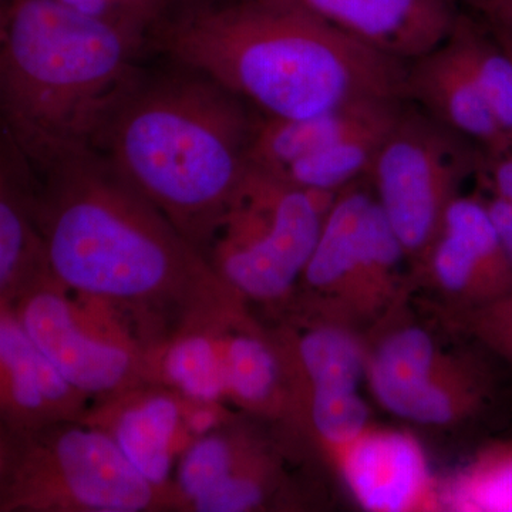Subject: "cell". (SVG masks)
<instances>
[{
	"mask_svg": "<svg viewBox=\"0 0 512 512\" xmlns=\"http://www.w3.org/2000/svg\"><path fill=\"white\" fill-rule=\"evenodd\" d=\"M47 171L32 202L47 269L69 291L123 313L147 350L188 326L248 311L200 249L96 151Z\"/></svg>",
	"mask_w": 512,
	"mask_h": 512,
	"instance_id": "6da1fadb",
	"label": "cell"
},
{
	"mask_svg": "<svg viewBox=\"0 0 512 512\" xmlns=\"http://www.w3.org/2000/svg\"><path fill=\"white\" fill-rule=\"evenodd\" d=\"M161 37L191 72L271 119H303L367 100H409V63L278 3L237 0L195 9Z\"/></svg>",
	"mask_w": 512,
	"mask_h": 512,
	"instance_id": "7a4b0ae2",
	"label": "cell"
},
{
	"mask_svg": "<svg viewBox=\"0 0 512 512\" xmlns=\"http://www.w3.org/2000/svg\"><path fill=\"white\" fill-rule=\"evenodd\" d=\"M143 37L57 0H12L0 33V110L22 150L47 170L96 150L136 86Z\"/></svg>",
	"mask_w": 512,
	"mask_h": 512,
	"instance_id": "3957f363",
	"label": "cell"
},
{
	"mask_svg": "<svg viewBox=\"0 0 512 512\" xmlns=\"http://www.w3.org/2000/svg\"><path fill=\"white\" fill-rule=\"evenodd\" d=\"M255 123L245 101L195 73L136 84L99 147L114 173L204 254L251 164Z\"/></svg>",
	"mask_w": 512,
	"mask_h": 512,
	"instance_id": "277c9868",
	"label": "cell"
},
{
	"mask_svg": "<svg viewBox=\"0 0 512 512\" xmlns=\"http://www.w3.org/2000/svg\"><path fill=\"white\" fill-rule=\"evenodd\" d=\"M338 194L306 190L249 164L205 258L248 305L281 313L293 298Z\"/></svg>",
	"mask_w": 512,
	"mask_h": 512,
	"instance_id": "5b68a950",
	"label": "cell"
},
{
	"mask_svg": "<svg viewBox=\"0 0 512 512\" xmlns=\"http://www.w3.org/2000/svg\"><path fill=\"white\" fill-rule=\"evenodd\" d=\"M8 434L0 512H174L170 497L82 419Z\"/></svg>",
	"mask_w": 512,
	"mask_h": 512,
	"instance_id": "8992f818",
	"label": "cell"
},
{
	"mask_svg": "<svg viewBox=\"0 0 512 512\" xmlns=\"http://www.w3.org/2000/svg\"><path fill=\"white\" fill-rule=\"evenodd\" d=\"M29 338L92 403L148 380L147 346L133 323L107 303L69 291L37 268L12 301Z\"/></svg>",
	"mask_w": 512,
	"mask_h": 512,
	"instance_id": "52a82bcc",
	"label": "cell"
},
{
	"mask_svg": "<svg viewBox=\"0 0 512 512\" xmlns=\"http://www.w3.org/2000/svg\"><path fill=\"white\" fill-rule=\"evenodd\" d=\"M477 150L424 110L403 107L367 175L384 217L413 266L439 232Z\"/></svg>",
	"mask_w": 512,
	"mask_h": 512,
	"instance_id": "ba28073f",
	"label": "cell"
},
{
	"mask_svg": "<svg viewBox=\"0 0 512 512\" xmlns=\"http://www.w3.org/2000/svg\"><path fill=\"white\" fill-rule=\"evenodd\" d=\"M413 268L443 296L437 308H476L512 291L510 265L478 192L453 198Z\"/></svg>",
	"mask_w": 512,
	"mask_h": 512,
	"instance_id": "9c48e42d",
	"label": "cell"
},
{
	"mask_svg": "<svg viewBox=\"0 0 512 512\" xmlns=\"http://www.w3.org/2000/svg\"><path fill=\"white\" fill-rule=\"evenodd\" d=\"M190 406V397L146 383L90 404L82 420L106 433L127 460L170 497L175 512V467L195 440L188 421Z\"/></svg>",
	"mask_w": 512,
	"mask_h": 512,
	"instance_id": "30bf717a",
	"label": "cell"
},
{
	"mask_svg": "<svg viewBox=\"0 0 512 512\" xmlns=\"http://www.w3.org/2000/svg\"><path fill=\"white\" fill-rule=\"evenodd\" d=\"M330 460L366 511H439L441 487L420 441L409 431L370 424Z\"/></svg>",
	"mask_w": 512,
	"mask_h": 512,
	"instance_id": "8fae6325",
	"label": "cell"
},
{
	"mask_svg": "<svg viewBox=\"0 0 512 512\" xmlns=\"http://www.w3.org/2000/svg\"><path fill=\"white\" fill-rule=\"evenodd\" d=\"M308 13L332 28L410 63L433 52L453 32L457 0H266Z\"/></svg>",
	"mask_w": 512,
	"mask_h": 512,
	"instance_id": "7c38bea8",
	"label": "cell"
},
{
	"mask_svg": "<svg viewBox=\"0 0 512 512\" xmlns=\"http://www.w3.org/2000/svg\"><path fill=\"white\" fill-rule=\"evenodd\" d=\"M373 200L369 178L336 195L293 298L279 315L295 313L350 326L360 237Z\"/></svg>",
	"mask_w": 512,
	"mask_h": 512,
	"instance_id": "4fadbf2b",
	"label": "cell"
},
{
	"mask_svg": "<svg viewBox=\"0 0 512 512\" xmlns=\"http://www.w3.org/2000/svg\"><path fill=\"white\" fill-rule=\"evenodd\" d=\"M90 404L29 338L12 303L0 306V426L25 433L82 419Z\"/></svg>",
	"mask_w": 512,
	"mask_h": 512,
	"instance_id": "5bb4252c",
	"label": "cell"
},
{
	"mask_svg": "<svg viewBox=\"0 0 512 512\" xmlns=\"http://www.w3.org/2000/svg\"><path fill=\"white\" fill-rule=\"evenodd\" d=\"M407 99L478 151L512 146L476 80L447 42L409 63Z\"/></svg>",
	"mask_w": 512,
	"mask_h": 512,
	"instance_id": "9a60e30c",
	"label": "cell"
},
{
	"mask_svg": "<svg viewBox=\"0 0 512 512\" xmlns=\"http://www.w3.org/2000/svg\"><path fill=\"white\" fill-rule=\"evenodd\" d=\"M225 399L238 412L269 424H284L291 409V389L284 359L271 329L251 312L225 333Z\"/></svg>",
	"mask_w": 512,
	"mask_h": 512,
	"instance_id": "2e32d148",
	"label": "cell"
},
{
	"mask_svg": "<svg viewBox=\"0 0 512 512\" xmlns=\"http://www.w3.org/2000/svg\"><path fill=\"white\" fill-rule=\"evenodd\" d=\"M386 412L430 427H457L473 420L490 404L487 376L471 357L453 352L429 375L406 386L376 393Z\"/></svg>",
	"mask_w": 512,
	"mask_h": 512,
	"instance_id": "e0dca14e",
	"label": "cell"
},
{
	"mask_svg": "<svg viewBox=\"0 0 512 512\" xmlns=\"http://www.w3.org/2000/svg\"><path fill=\"white\" fill-rule=\"evenodd\" d=\"M403 106L404 100H367L303 119H256L249 163L279 174L340 138L396 116Z\"/></svg>",
	"mask_w": 512,
	"mask_h": 512,
	"instance_id": "ac0fdd59",
	"label": "cell"
},
{
	"mask_svg": "<svg viewBox=\"0 0 512 512\" xmlns=\"http://www.w3.org/2000/svg\"><path fill=\"white\" fill-rule=\"evenodd\" d=\"M232 318L178 330L147 350L148 380L204 402H225V333Z\"/></svg>",
	"mask_w": 512,
	"mask_h": 512,
	"instance_id": "d6986e66",
	"label": "cell"
},
{
	"mask_svg": "<svg viewBox=\"0 0 512 512\" xmlns=\"http://www.w3.org/2000/svg\"><path fill=\"white\" fill-rule=\"evenodd\" d=\"M402 110L390 119L349 134L336 143L295 161L276 175L306 190L338 194L349 185L367 178L387 131Z\"/></svg>",
	"mask_w": 512,
	"mask_h": 512,
	"instance_id": "ffe728a7",
	"label": "cell"
},
{
	"mask_svg": "<svg viewBox=\"0 0 512 512\" xmlns=\"http://www.w3.org/2000/svg\"><path fill=\"white\" fill-rule=\"evenodd\" d=\"M512 140V55L481 20L460 13L446 40Z\"/></svg>",
	"mask_w": 512,
	"mask_h": 512,
	"instance_id": "44dd1931",
	"label": "cell"
},
{
	"mask_svg": "<svg viewBox=\"0 0 512 512\" xmlns=\"http://www.w3.org/2000/svg\"><path fill=\"white\" fill-rule=\"evenodd\" d=\"M43 264L32 202L0 165V306L12 303L29 276Z\"/></svg>",
	"mask_w": 512,
	"mask_h": 512,
	"instance_id": "7402d4cb",
	"label": "cell"
},
{
	"mask_svg": "<svg viewBox=\"0 0 512 512\" xmlns=\"http://www.w3.org/2000/svg\"><path fill=\"white\" fill-rule=\"evenodd\" d=\"M441 508L456 512H512V439L481 448L441 487Z\"/></svg>",
	"mask_w": 512,
	"mask_h": 512,
	"instance_id": "603a6c76",
	"label": "cell"
},
{
	"mask_svg": "<svg viewBox=\"0 0 512 512\" xmlns=\"http://www.w3.org/2000/svg\"><path fill=\"white\" fill-rule=\"evenodd\" d=\"M451 332L468 336L512 370V291L470 309L436 308Z\"/></svg>",
	"mask_w": 512,
	"mask_h": 512,
	"instance_id": "cb8c5ba5",
	"label": "cell"
},
{
	"mask_svg": "<svg viewBox=\"0 0 512 512\" xmlns=\"http://www.w3.org/2000/svg\"><path fill=\"white\" fill-rule=\"evenodd\" d=\"M67 8L144 36L163 13L167 0H57Z\"/></svg>",
	"mask_w": 512,
	"mask_h": 512,
	"instance_id": "d4e9b609",
	"label": "cell"
},
{
	"mask_svg": "<svg viewBox=\"0 0 512 512\" xmlns=\"http://www.w3.org/2000/svg\"><path fill=\"white\" fill-rule=\"evenodd\" d=\"M474 175L480 191L512 202V146L478 151Z\"/></svg>",
	"mask_w": 512,
	"mask_h": 512,
	"instance_id": "484cf974",
	"label": "cell"
},
{
	"mask_svg": "<svg viewBox=\"0 0 512 512\" xmlns=\"http://www.w3.org/2000/svg\"><path fill=\"white\" fill-rule=\"evenodd\" d=\"M478 194L484 202L485 210L490 215V220L493 222L501 248H503L505 258H507L512 271V202L483 191Z\"/></svg>",
	"mask_w": 512,
	"mask_h": 512,
	"instance_id": "4316f807",
	"label": "cell"
},
{
	"mask_svg": "<svg viewBox=\"0 0 512 512\" xmlns=\"http://www.w3.org/2000/svg\"><path fill=\"white\" fill-rule=\"evenodd\" d=\"M491 29L512 35V0H457Z\"/></svg>",
	"mask_w": 512,
	"mask_h": 512,
	"instance_id": "83f0119b",
	"label": "cell"
},
{
	"mask_svg": "<svg viewBox=\"0 0 512 512\" xmlns=\"http://www.w3.org/2000/svg\"><path fill=\"white\" fill-rule=\"evenodd\" d=\"M9 458V434L8 431L0 426V483H2L3 476L6 473V467H8Z\"/></svg>",
	"mask_w": 512,
	"mask_h": 512,
	"instance_id": "f1b7e54d",
	"label": "cell"
},
{
	"mask_svg": "<svg viewBox=\"0 0 512 512\" xmlns=\"http://www.w3.org/2000/svg\"><path fill=\"white\" fill-rule=\"evenodd\" d=\"M488 28H490V26H488ZM491 32H493L495 37H497L498 42H500L501 45H503L512 55V35H508V33L500 32V30L495 29H491Z\"/></svg>",
	"mask_w": 512,
	"mask_h": 512,
	"instance_id": "f546056e",
	"label": "cell"
},
{
	"mask_svg": "<svg viewBox=\"0 0 512 512\" xmlns=\"http://www.w3.org/2000/svg\"><path fill=\"white\" fill-rule=\"evenodd\" d=\"M6 10H8V5H5V2L0 0V33H2L3 23H5Z\"/></svg>",
	"mask_w": 512,
	"mask_h": 512,
	"instance_id": "4dcf8cb0",
	"label": "cell"
}]
</instances>
